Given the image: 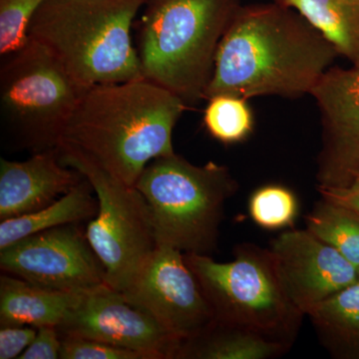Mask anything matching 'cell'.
<instances>
[{
  "instance_id": "9a60e30c",
  "label": "cell",
  "mask_w": 359,
  "mask_h": 359,
  "mask_svg": "<svg viewBox=\"0 0 359 359\" xmlns=\"http://www.w3.org/2000/svg\"><path fill=\"white\" fill-rule=\"evenodd\" d=\"M84 294L43 289L4 273L0 276V325L58 327Z\"/></svg>"
},
{
  "instance_id": "4316f807",
  "label": "cell",
  "mask_w": 359,
  "mask_h": 359,
  "mask_svg": "<svg viewBox=\"0 0 359 359\" xmlns=\"http://www.w3.org/2000/svg\"><path fill=\"white\" fill-rule=\"evenodd\" d=\"M321 198L359 212V177L344 188H318Z\"/></svg>"
},
{
  "instance_id": "9c48e42d",
  "label": "cell",
  "mask_w": 359,
  "mask_h": 359,
  "mask_svg": "<svg viewBox=\"0 0 359 359\" xmlns=\"http://www.w3.org/2000/svg\"><path fill=\"white\" fill-rule=\"evenodd\" d=\"M122 294L184 344L216 323L185 255L170 245H157Z\"/></svg>"
},
{
  "instance_id": "7a4b0ae2",
  "label": "cell",
  "mask_w": 359,
  "mask_h": 359,
  "mask_svg": "<svg viewBox=\"0 0 359 359\" xmlns=\"http://www.w3.org/2000/svg\"><path fill=\"white\" fill-rule=\"evenodd\" d=\"M187 107L146 78L94 85L84 92L59 145L76 149L135 186L149 163L174 154V128Z\"/></svg>"
},
{
  "instance_id": "8fae6325",
  "label": "cell",
  "mask_w": 359,
  "mask_h": 359,
  "mask_svg": "<svg viewBox=\"0 0 359 359\" xmlns=\"http://www.w3.org/2000/svg\"><path fill=\"white\" fill-rule=\"evenodd\" d=\"M57 328L61 337L99 340L141 351L151 359L178 358L184 346L150 314L108 285L85 292Z\"/></svg>"
},
{
  "instance_id": "44dd1931",
  "label": "cell",
  "mask_w": 359,
  "mask_h": 359,
  "mask_svg": "<svg viewBox=\"0 0 359 359\" xmlns=\"http://www.w3.org/2000/svg\"><path fill=\"white\" fill-rule=\"evenodd\" d=\"M204 126L215 140L224 145L242 143L255 129V116L248 99L230 93L208 99Z\"/></svg>"
},
{
  "instance_id": "ac0fdd59",
  "label": "cell",
  "mask_w": 359,
  "mask_h": 359,
  "mask_svg": "<svg viewBox=\"0 0 359 359\" xmlns=\"http://www.w3.org/2000/svg\"><path fill=\"white\" fill-rule=\"evenodd\" d=\"M318 30L351 65H359V0H271Z\"/></svg>"
},
{
  "instance_id": "277c9868",
  "label": "cell",
  "mask_w": 359,
  "mask_h": 359,
  "mask_svg": "<svg viewBox=\"0 0 359 359\" xmlns=\"http://www.w3.org/2000/svg\"><path fill=\"white\" fill-rule=\"evenodd\" d=\"M241 0H145L136 50L144 78L195 105Z\"/></svg>"
},
{
  "instance_id": "7402d4cb",
  "label": "cell",
  "mask_w": 359,
  "mask_h": 359,
  "mask_svg": "<svg viewBox=\"0 0 359 359\" xmlns=\"http://www.w3.org/2000/svg\"><path fill=\"white\" fill-rule=\"evenodd\" d=\"M249 212L252 221L261 228L283 230L294 226L299 203L294 192L287 187L266 185L250 196Z\"/></svg>"
},
{
  "instance_id": "5bb4252c",
  "label": "cell",
  "mask_w": 359,
  "mask_h": 359,
  "mask_svg": "<svg viewBox=\"0 0 359 359\" xmlns=\"http://www.w3.org/2000/svg\"><path fill=\"white\" fill-rule=\"evenodd\" d=\"M83 178L62 164L58 148L25 161L0 159V219L30 214L55 202Z\"/></svg>"
},
{
  "instance_id": "cb8c5ba5",
  "label": "cell",
  "mask_w": 359,
  "mask_h": 359,
  "mask_svg": "<svg viewBox=\"0 0 359 359\" xmlns=\"http://www.w3.org/2000/svg\"><path fill=\"white\" fill-rule=\"evenodd\" d=\"M61 359H151L148 354L78 337H61Z\"/></svg>"
},
{
  "instance_id": "e0dca14e",
  "label": "cell",
  "mask_w": 359,
  "mask_h": 359,
  "mask_svg": "<svg viewBox=\"0 0 359 359\" xmlns=\"http://www.w3.org/2000/svg\"><path fill=\"white\" fill-rule=\"evenodd\" d=\"M332 358L359 359V280L306 314Z\"/></svg>"
},
{
  "instance_id": "ffe728a7",
  "label": "cell",
  "mask_w": 359,
  "mask_h": 359,
  "mask_svg": "<svg viewBox=\"0 0 359 359\" xmlns=\"http://www.w3.org/2000/svg\"><path fill=\"white\" fill-rule=\"evenodd\" d=\"M306 230L359 268V212L325 199L306 216Z\"/></svg>"
},
{
  "instance_id": "8992f818",
  "label": "cell",
  "mask_w": 359,
  "mask_h": 359,
  "mask_svg": "<svg viewBox=\"0 0 359 359\" xmlns=\"http://www.w3.org/2000/svg\"><path fill=\"white\" fill-rule=\"evenodd\" d=\"M185 259L211 304L216 323L292 346L306 314L287 297L269 249L238 245L229 263L207 255L185 254Z\"/></svg>"
},
{
  "instance_id": "2e32d148",
  "label": "cell",
  "mask_w": 359,
  "mask_h": 359,
  "mask_svg": "<svg viewBox=\"0 0 359 359\" xmlns=\"http://www.w3.org/2000/svg\"><path fill=\"white\" fill-rule=\"evenodd\" d=\"M97 212L96 194L83 177L69 192L39 211L1 221L0 250L40 231L93 219Z\"/></svg>"
},
{
  "instance_id": "7c38bea8",
  "label": "cell",
  "mask_w": 359,
  "mask_h": 359,
  "mask_svg": "<svg viewBox=\"0 0 359 359\" xmlns=\"http://www.w3.org/2000/svg\"><path fill=\"white\" fill-rule=\"evenodd\" d=\"M309 95L320 115L318 188H344L359 177V65L328 68Z\"/></svg>"
},
{
  "instance_id": "3957f363",
  "label": "cell",
  "mask_w": 359,
  "mask_h": 359,
  "mask_svg": "<svg viewBox=\"0 0 359 359\" xmlns=\"http://www.w3.org/2000/svg\"><path fill=\"white\" fill-rule=\"evenodd\" d=\"M145 0H45L28 39L43 45L84 88L144 78L132 42Z\"/></svg>"
},
{
  "instance_id": "6da1fadb",
  "label": "cell",
  "mask_w": 359,
  "mask_h": 359,
  "mask_svg": "<svg viewBox=\"0 0 359 359\" xmlns=\"http://www.w3.org/2000/svg\"><path fill=\"white\" fill-rule=\"evenodd\" d=\"M339 56L294 9L273 1L242 6L219 42L205 99L222 93L301 98Z\"/></svg>"
},
{
  "instance_id": "484cf974",
  "label": "cell",
  "mask_w": 359,
  "mask_h": 359,
  "mask_svg": "<svg viewBox=\"0 0 359 359\" xmlns=\"http://www.w3.org/2000/svg\"><path fill=\"white\" fill-rule=\"evenodd\" d=\"M61 346L62 339L57 327L49 325L37 327L34 339L20 359L60 358Z\"/></svg>"
},
{
  "instance_id": "d6986e66",
  "label": "cell",
  "mask_w": 359,
  "mask_h": 359,
  "mask_svg": "<svg viewBox=\"0 0 359 359\" xmlns=\"http://www.w3.org/2000/svg\"><path fill=\"white\" fill-rule=\"evenodd\" d=\"M290 347L249 330L215 323L204 334L186 342L178 358L269 359L283 355Z\"/></svg>"
},
{
  "instance_id": "4fadbf2b",
  "label": "cell",
  "mask_w": 359,
  "mask_h": 359,
  "mask_svg": "<svg viewBox=\"0 0 359 359\" xmlns=\"http://www.w3.org/2000/svg\"><path fill=\"white\" fill-rule=\"evenodd\" d=\"M269 250L287 297L306 316L358 280V269L306 229L283 231Z\"/></svg>"
},
{
  "instance_id": "83f0119b",
  "label": "cell",
  "mask_w": 359,
  "mask_h": 359,
  "mask_svg": "<svg viewBox=\"0 0 359 359\" xmlns=\"http://www.w3.org/2000/svg\"><path fill=\"white\" fill-rule=\"evenodd\" d=\"M358 280H359V268H358Z\"/></svg>"
},
{
  "instance_id": "52a82bcc",
  "label": "cell",
  "mask_w": 359,
  "mask_h": 359,
  "mask_svg": "<svg viewBox=\"0 0 359 359\" xmlns=\"http://www.w3.org/2000/svg\"><path fill=\"white\" fill-rule=\"evenodd\" d=\"M86 89L46 47L28 39L6 56L0 70L4 125L20 148L34 153L57 148Z\"/></svg>"
},
{
  "instance_id": "5b68a950",
  "label": "cell",
  "mask_w": 359,
  "mask_h": 359,
  "mask_svg": "<svg viewBox=\"0 0 359 359\" xmlns=\"http://www.w3.org/2000/svg\"><path fill=\"white\" fill-rule=\"evenodd\" d=\"M135 187L147 201L157 245L211 256L238 184L228 167L196 166L174 153L149 163Z\"/></svg>"
},
{
  "instance_id": "603a6c76",
  "label": "cell",
  "mask_w": 359,
  "mask_h": 359,
  "mask_svg": "<svg viewBox=\"0 0 359 359\" xmlns=\"http://www.w3.org/2000/svg\"><path fill=\"white\" fill-rule=\"evenodd\" d=\"M45 0H0V54L18 51L28 41L30 23Z\"/></svg>"
},
{
  "instance_id": "30bf717a",
  "label": "cell",
  "mask_w": 359,
  "mask_h": 359,
  "mask_svg": "<svg viewBox=\"0 0 359 359\" xmlns=\"http://www.w3.org/2000/svg\"><path fill=\"white\" fill-rule=\"evenodd\" d=\"M0 269L57 292H86L107 285L103 264L77 224L40 231L0 250Z\"/></svg>"
},
{
  "instance_id": "d4e9b609",
  "label": "cell",
  "mask_w": 359,
  "mask_h": 359,
  "mask_svg": "<svg viewBox=\"0 0 359 359\" xmlns=\"http://www.w3.org/2000/svg\"><path fill=\"white\" fill-rule=\"evenodd\" d=\"M37 328L6 325L0 328V359L20 358L30 346Z\"/></svg>"
},
{
  "instance_id": "ba28073f",
  "label": "cell",
  "mask_w": 359,
  "mask_h": 359,
  "mask_svg": "<svg viewBox=\"0 0 359 359\" xmlns=\"http://www.w3.org/2000/svg\"><path fill=\"white\" fill-rule=\"evenodd\" d=\"M57 148L62 164L93 187L98 212L85 235L103 264L107 285L124 292L157 247L147 201L136 187L116 178L76 149Z\"/></svg>"
}]
</instances>
